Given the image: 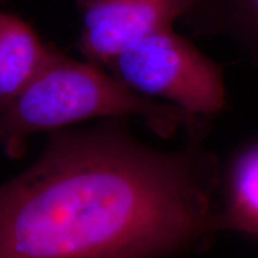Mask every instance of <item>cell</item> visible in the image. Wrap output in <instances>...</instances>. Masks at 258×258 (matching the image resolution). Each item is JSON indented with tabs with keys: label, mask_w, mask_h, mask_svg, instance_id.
I'll list each match as a JSON object with an SVG mask.
<instances>
[{
	"label": "cell",
	"mask_w": 258,
	"mask_h": 258,
	"mask_svg": "<svg viewBox=\"0 0 258 258\" xmlns=\"http://www.w3.org/2000/svg\"><path fill=\"white\" fill-rule=\"evenodd\" d=\"M190 134L164 153L121 118L51 134L0 185V258H164L218 233L219 163Z\"/></svg>",
	"instance_id": "1"
},
{
	"label": "cell",
	"mask_w": 258,
	"mask_h": 258,
	"mask_svg": "<svg viewBox=\"0 0 258 258\" xmlns=\"http://www.w3.org/2000/svg\"><path fill=\"white\" fill-rule=\"evenodd\" d=\"M138 116L153 133L170 138L186 117L178 106L131 91L105 69L77 61L51 46L40 69L14 96L0 101V146L19 159L32 134L96 117Z\"/></svg>",
	"instance_id": "2"
},
{
	"label": "cell",
	"mask_w": 258,
	"mask_h": 258,
	"mask_svg": "<svg viewBox=\"0 0 258 258\" xmlns=\"http://www.w3.org/2000/svg\"><path fill=\"white\" fill-rule=\"evenodd\" d=\"M105 70L131 91L178 106L189 132L205 131V121L226 105L221 67L172 28L133 42Z\"/></svg>",
	"instance_id": "3"
},
{
	"label": "cell",
	"mask_w": 258,
	"mask_h": 258,
	"mask_svg": "<svg viewBox=\"0 0 258 258\" xmlns=\"http://www.w3.org/2000/svg\"><path fill=\"white\" fill-rule=\"evenodd\" d=\"M200 0H77L82 18L78 48L85 59L105 69L133 42L185 18Z\"/></svg>",
	"instance_id": "4"
},
{
	"label": "cell",
	"mask_w": 258,
	"mask_h": 258,
	"mask_svg": "<svg viewBox=\"0 0 258 258\" xmlns=\"http://www.w3.org/2000/svg\"><path fill=\"white\" fill-rule=\"evenodd\" d=\"M50 48L23 19L0 14V101L23 88L47 59Z\"/></svg>",
	"instance_id": "5"
},
{
	"label": "cell",
	"mask_w": 258,
	"mask_h": 258,
	"mask_svg": "<svg viewBox=\"0 0 258 258\" xmlns=\"http://www.w3.org/2000/svg\"><path fill=\"white\" fill-rule=\"evenodd\" d=\"M219 231H237L258 237V143L239 153L228 170Z\"/></svg>",
	"instance_id": "6"
},
{
	"label": "cell",
	"mask_w": 258,
	"mask_h": 258,
	"mask_svg": "<svg viewBox=\"0 0 258 258\" xmlns=\"http://www.w3.org/2000/svg\"><path fill=\"white\" fill-rule=\"evenodd\" d=\"M184 19L195 34L230 30L258 47V0H200Z\"/></svg>",
	"instance_id": "7"
},
{
	"label": "cell",
	"mask_w": 258,
	"mask_h": 258,
	"mask_svg": "<svg viewBox=\"0 0 258 258\" xmlns=\"http://www.w3.org/2000/svg\"><path fill=\"white\" fill-rule=\"evenodd\" d=\"M5 2V0H0V3H4Z\"/></svg>",
	"instance_id": "8"
}]
</instances>
